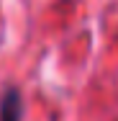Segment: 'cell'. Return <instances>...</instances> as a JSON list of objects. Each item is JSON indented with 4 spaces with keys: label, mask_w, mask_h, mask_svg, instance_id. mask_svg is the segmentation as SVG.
I'll use <instances>...</instances> for the list:
<instances>
[{
    "label": "cell",
    "mask_w": 118,
    "mask_h": 121,
    "mask_svg": "<svg viewBox=\"0 0 118 121\" xmlns=\"http://www.w3.org/2000/svg\"><path fill=\"white\" fill-rule=\"evenodd\" d=\"M23 119V95L18 88H5L0 98V121H21Z\"/></svg>",
    "instance_id": "cell-1"
}]
</instances>
